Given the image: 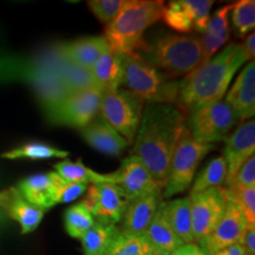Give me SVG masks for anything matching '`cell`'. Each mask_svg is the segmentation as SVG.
Here are the masks:
<instances>
[{
	"instance_id": "40",
	"label": "cell",
	"mask_w": 255,
	"mask_h": 255,
	"mask_svg": "<svg viewBox=\"0 0 255 255\" xmlns=\"http://www.w3.org/2000/svg\"><path fill=\"white\" fill-rule=\"evenodd\" d=\"M229 37H231V31L223 32V33L216 34V36H209V34L202 33V37L199 38V39L201 43V47H202L205 62L212 58L216 51L227 43L229 40Z\"/></svg>"
},
{
	"instance_id": "23",
	"label": "cell",
	"mask_w": 255,
	"mask_h": 255,
	"mask_svg": "<svg viewBox=\"0 0 255 255\" xmlns=\"http://www.w3.org/2000/svg\"><path fill=\"white\" fill-rule=\"evenodd\" d=\"M90 72L103 94L119 90L123 78V55L108 46Z\"/></svg>"
},
{
	"instance_id": "10",
	"label": "cell",
	"mask_w": 255,
	"mask_h": 255,
	"mask_svg": "<svg viewBox=\"0 0 255 255\" xmlns=\"http://www.w3.org/2000/svg\"><path fill=\"white\" fill-rule=\"evenodd\" d=\"M103 91L89 89L71 92L45 110L47 119L57 126L84 128L100 113Z\"/></svg>"
},
{
	"instance_id": "33",
	"label": "cell",
	"mask_w": 255,
	"mask_h": 255,
	"mask_svg": "<svg viewBox=\"0 0 255 255\" xmlns=\"http://www.w3.org/2000/svg\"><path fill=\"white\" fill-rule=\"evenodd\" d=\"M225 189L227 199L240 208L248 226L255 227V187L229 186Z\"/></svg>"
},
{
	"instance_id": "12",
	"label": "cell",
	"mask_w": 255,
	"mask_h": 255,
	"mask_svg": "<svg viewBox=\"0 0 255 255\" xmlns=\"http://www.w3.org/2000/svg\"><path fill=\"white\" fill-rule=\"evenodd\" d=\"M83 200L96 222L116 225L121 222L130 200L122 188L115 183H94Z\"/></svg>"
},
{
	"instance_id": "11",
	"label": "cell",
	"mask_w": 255,
	"mask_h": 255,
	"mask_svg": "<svg viewBox=\"0 0 255 255\" xmlns=\"http://www.w3.org/2000/svg\"><path fill=\"white\" fill-rule=\"evenodd\" d=\"M188 199L190 203L194 244H197L218 225L228 200L226 189L222 187H213L201 193L190 194Z\"/></svg>"
},
{
	"instance_id": "24",
	"label": "cell",
	"mask_w": 255,
	"mask_h": 255,
	"mask_svg": "<svg viewBox=\"0 0 255 255\" xmlns=\"http://www.w3.org/2000/svg\"><path fill=\"white\" fill-rule=\"evenodd\" d=\"M55 46L57 50L56 72L68 94L89 90V89H100L101 90V88L98 87L97 83L92 77L90 70H87L70 62L59 52L57 45Z\"/></svg>"
},
{
	"instance_id": "35",
	"label": "cell",
	"mask_w": 255,
	"mask_h": 255,
	"mask_svg": "<svg viewBox=\"0 0 255 255\" xmlns=\"http://www.w3.org/2000/svg\"><path fill=\"white\" fill-rule=\"evenodd\" d=\"M123 1L124 0H91L88 1V6L95 17L107 26L117 17Z\"/></svg>"
},
{
	"instance_id": "17",
	"label": "cell",
	"mask_w": 255,
	"mask_h": 255,
	"mask_svg": "<svg viewBox=\"0 0 255 255\" xmlns=\"http://www.w3.org/2000/svg\"><path fill=\"white\" fill-rule=\"evenodd\" d=\"M0 207L6 216L20 225L23 234L33 232L45 214V210L28 202L17 187L0 191Z\"/></svg>"
},
{
	"instance_id": "21",
	"label": "cell",
	"mask_w": 255,
	"mask_h": 255,
	"mask_svg": "<svg viewBox=\"0 0 255 255\" xmlns=\"http://www.w3.org/2000/svg\"><path fill=\"white\" fill-rule=\"evenodd\" d=\"M143 237L155 255H170L183 245L169 225L165 216V202L163 201L159 203Z\"/></svg>"
},
{
	"instance_id": "46",
	"label": "cell",
	"mask_w": 255,
	"mask_h": 255,
	"mask_svg": "<svg viewBox=\"0 0 255 255\" xmlns=\"http://www.w3.org/2000/svg\"><path fill=\"white\" fill-rule=\"evenodd\" d=\"M152 255H155V254H152Z\"/></svg>"
},
{
	"instance_id": "42",
	"label": "cell",
	"mask_w": 255,
	"mask_h": 255,
	"mask_svg": "<svg viewBox=\"0 0 255 255\" xmlns=\"http://www.w3.org/2000/svg\"><path fill=\"white\" fill-rule=\"evenodd\" d=\"M246 255H255V228L248 227L241 242Z\"/></svg>"
},
{
	"instance_id": "31",
	"label": "cell",
	"mask_w": 255,
	"mask_h": 255,
	"mask_svg": "<svg viewBox=\"0 0 255 255\" xmlns=\"http://www.w3.org/2000/svg\"><path fill=\"white\" fill-rule=\"evenodd\" d=\"M162 19L169 27L180 33H189L194 31L193 18L186 0L170 1L167 6H164Z\"/></svg>"
},
{
	"instance_id": "16",
	"label": "cell",
	"mask_w": 255,
	"mask_h": 255,
	"mask_svg": "<svg viewBox=\"0 0 255 255\" xmlns=\"http://www.w3.org/2000/svg\"><path fill=\"white\" fill-rule=\"evenodd\" d=\"M162 191L137 197L129 202L122 219L120 232L126 237H142L150 225L159 203Z\"/></svg>"
},
{
	"instance_id": "39",
	"label": "cell",
	"mask_w": 255,
	"mask_h": 255,
	"mask_svg": "<svg viewBox=\"0 0 255 255\" xmlns=\"http://www.w3.org/2000/svg\"><path fill=\"white\" fill-rule=\"evenodd\" d=\"M229 186L240 187H255V156L252 155L248 157L244 164L238 169L234 177L232 178Z\"/></svg>"
},
{
	"instance_id": "44",
	"label": "cell",
	"mask_w": 255,
	"mask_h": 255,
	"mask_svg": "<svg viewBox=\"0 0 255 255\" xmlns=\"http://www.w3.org/2000/svg\"><path fill=\"white\" fill-rule=\"evenodd\" d=\"M214 255H246V253H245V250L244 247H242V245L237 244L218 252V253H215Z\"/></svg>"
},
{
	"instance_id": "18",
	"label": "cell",
	"mask_w": 255,
	"mask_h": 255,
	"mask_svg": "<svg viewBox=\"0 0 255 255\" xmlns=\"http://www.w3.org/2000/svg\"><path fill=\"white\" fill-rule=\"evenodd\" d=\"M226 103L234 110L239 121L251 120L255 113V63L248 62L229 89Z\"/></svg>"
},
{
	"instance_id": "29",
	"label": "cell",
	"mask_w": 255,
	"mask_h": 255,
	"mask_svg": "<svg viewBox=\"0 0 255 255\" xmlns=\"http://www.w3.org/2000/svg\"><path fill=\"white\" fill-rule=\"evenodd\" d=\"M95 222L90 210L83 201L69 207L64 214V225L66 232L70 237L76 239H82L83 235L95 225Z\"/></svg>"
},
{
	"instance_id": "6",
	"label": "cell",
	"mask_w": 255,
	"mask_h": 255,
	"mask_svg": "<svg viewBox=\"0 0 255 255\" xmlns=\"http://www.w3.org/2000/svg\"><path fill=\"white\" fill-rule=\"evenodd\" d=\"M149 104H176L180 81L146 63L137 53L123 55L122 84Z\"/></svg>"
},
{
	"instance_id": "13",
	"label": "cell",
	"mask_w": 255,
	"mask_h": 255,
	"mask_svg": "<svg viewBox=\"0 0 255 255\" xmlns=\"http://www.w3.org/2000/svg\"><path fill=\"white\" fill-rule=\"evenodd\" d=\"M248 227L247 220L240 208L228 200L225 213L218 225L196 245L206 255H214L233 245L241 244Z\"/></svg>"
},
{
	"instance_id": "1",
	"label": "cell",
	"mask_w": 255,
	"mask_h": 255,
	"mask_svg": "<svg viewBox=\"0 0 255 255\" xmlns=\"http://www.w3.org/2000/svg\"><path fill=\"white\" fill-rule=\"evenodd\" d=\"M184 128V114L176 105L146 104L143 109L133 156L145 164L161 188H164L171 156Z\"/></svg>"
},
{
	"instance_id": "8",
	"label": "cell",
	"mask_w": 255,
	"mask_h": 255,
	"mask_svg": "<svg viewBox=\"0 0 255 255\" xmlns=\"http://www.w3.org/2000/svg\"><path fill=\"white\" fill-rule=\"evenodd\" d=\"M144 101L129 90L119 89L104 92L100 108L101 117L131 144L141 123Z\"/></svg>"
},
{
	"instance_id": "30",
	"label": "cell",
	"mask_w": 255,
	"mask_h": 255,
	"mask_svg": "<svg viewBox=\"0 0 255 255\" xmlns=\"http://www.w3.org/2000/svg\"><path fill=\"white\" fill-rule=\"evenodd\" d=\"M226 177H227V163L223 156H219L212 159L199 174V176L194 181L190 194L201 193L213 187H220V184L226 181Z\"/></svg>"
},
{
	"instance_id": "3",
	"label": "cell",
	"mask_w": 255,
	"mask_h": 255,
	"mask_svg": "<svg viewBox=\"0 0 255 255\" xmlns=\"http://www.w3.org/2000/svg\"><path fill=\"white\" fill-rule=\"evenodd\" d=\"M56 62L55 46L33 59L0 53V83L24 82L32 85L46 110L68 95L57 76Z\"/></svg>"
},
{
	"instance_id": "4",
	"label": "cell",
	"mask_w": 255,
	"mask_h": 255,
	"mask_svg": "<svg viewBox=\"0 0 255 255\" xmlns=\"http://www.w3.org/2000/svg\"><path fill=\"white\" fill-rule=\"evenodd\" d=\"M162 0H124L117 17L105 26L104 38L110 49L120 55L137 53L144 46L146 28L161 20Z\"/></svg>"
},
{
	"instance_id": "9",
	"label": "cell",
	"mask_w": 255,
	"mask_h": 255,
	"mask_svg": "<svg viewBox=\"0 0 255 255\" xmlns=\"http://www.w3.org/2000/svg\"><path fill=\"white\" fill-rule=\"evenodd\" d=\"M238 122L234 110L226 101H219L191 110L186 127L196 141L213 144L225 139Z\"/></svg>"
},
{
	"instance_id": "27",
	"label": "cell",
	"mask_w": 255,
	"mask_h": 255,
	"mask_svg": "<svg viewBox=\"0 0 255 255\" xmlns=\"http://www.w3.org/2000/svg\"><path fill=\"white\" fill-rule=\"evenodd\" d=\"M56 173L69 182L75 183H114V178L111 174H100L97 171L88 168L82 162V159H77L76 162L65 161L58 162L55 164Z\"/></svg>"
},
{
	"instance_id": "26",
	"label": "cell",
	"mask_w": 255,
	"mask_h": 255,
	"mask_svg": "<svg viewBox=\"0 0 255 255\" xmlns=\"http://www.w3.org/2000/svg\"><path fill=\"white\" fill-rule=\"evenodd\" d=\"M120 234V228L116 225L95 222L81 239L84 255H104Z\"/></svg>"
},
{
	"instance_id": "38",
	"label": "cell",
	"mask_w": 255,
	"mask_h": 255,
	"mask_svg": "<svg viewBox=\"0 0 255 255\" xmlns=\"http://www.w3.org/2000/svg\"><path fill=\"white\" fill-rule=\"evenodd\" d=\"M88 189V184L69 182L62 177L57 190L56 203H69L82 196Z\"/></svg>"
},
{
	"instance_id": "43",
	"label": "cell",
	"mask_w": 255,
	"mask_h": 255,
	"mask_svg": "<svg viewBox=\"0 0 255 255\" xmlns=\"http://www.w3.org/2000/svg\"><path fill=\"white\" fill-rule=\"evenodd\" d=\"M170 255H206L196 244H187L182 245L180 248H177L173 254Z\"/></svg>"
},
{
	"instance_id": "34",
	"label": "cell",
	"mask_w": 255,
	"mask_h": 255,
	"mask_svg": "<svg viewBox=\"0 0 255 255\" xmlns=\"http://www.w3.org/2000/svg\"><path fill=\"white\" fill-rule=\"evenodd\" d=\"M104 255H152V252L143 235L126 237L120 234Z\"/></svg>"
},
{
	"instance_id": "32",
	"label": "cell",
	"mask_w": 255,
	"mask_h": 255,
	"mask_svg": "<svg viewBox=\"0 0 255 255\" xmlns=\"http://www.w3.org/2000/svg\"><path fill=\"white\" fill-rule=\"evenodd\" d=\"M233 28L239 38L248 36L255 26V1L241 0L235 2L232 9Z\"/></svg>"
},
{
	"instance_id": "36",
	"label": "cell",
	"mask_w": 255,
	"mask_h": 255,
	"mask_svg": "<svg viewBox=\"0 0 255 255\" xmlns=\"http://www.w3.org/2000/svg\"><path fill=\"white\" fill-rule=\"evenodd\" d=\"M194 23V31L203 33L210 18V8L213 1L210 0H186Z\"/></svg>"
},
{
	"instance_id": "22",
	"label": "cell",
	"mask_w": 255,
	"mask_h": 255,
	"mask_svg": "<svg viewBox=\"0 0 255 255\" xmlns=\"http://www.w3.org/2000/svg\"><path fill=\"white\" fill-rule=\"evenodd\" d=\"M109 46L104 37H84L70 43L57 44L59 52L76 65L91 70Z\"/></svg>"
},
{
	"instance_id": "41",
	"label": "cell",
	"mask_w": 255,
	"mask_h": 255,
	"mask_svg": "<svg viewBox=\"0 0 255 255\" xmlns=\"http://www.w3.org/2000/svg\"><path fill=\"white\" fill-rule=\"evenodd\" d=\"M242 53H244L246 62H254L255 56V33L251 32L246 37V39L242 44H240Z\"/></svg>"
},
{
	"instance_id": "5",
	"label": "cell",
	"mask_w": 255,
	"mask_h": 255,
	"mask_svg": "<svg viewBox=\"0 0 255 255\" xmlns=\"http://www.w3.org/2000/svg\"><path fill=\"white\" fill-rule=\"evenodd\" d=\"M137 55L173 79L189 75L205 62L200 39L187 34L169 33L150 44L145 41Z\"/></svg>"
},
{
	"instance_id": "28",
	"label": "cell",
	"mask_w": 255,
	"mask_h": 255,
	"mask_svg": "<svg viewBox=\"0 0 255 255\" xmlns=\"http://www.w3.org/2000/svg\"><path fill=\"white\" fill-rule=\"evenodd\" d=\"M69 156L66 150H60L56 146L41 142H28L25 144L2 152L1 157L6 159H49L65 158Z\"/></svg>"
},
{
	"instance_id": "37",
	"label": "cell",
	"mask_w": 255,
	"mask_h": 255,
	"mask_svg": "<svg viewBox=\"0 0 255 255\" xmlns=\"http://www.w3.org/2000/svg\"><path fill=\"white\" fill-rule=\"evenodd\" d=\"M233 6H234V4H229L219 8L214 15L209 18L208 25H207L203 33L209 34V36H216V34L223 33V32L231 31V27H229V14H231Z\"/></svg>"
},
{
	"instance_id": "19",
	"label": "cell",
	"mask_w": 255,
	"mask_h": 255,
	"mask_svg": "<svg viewBox=\"0 0 255 255\" xmlns=\"http://www.w3.org/2000/svg\"><path fill=\"white\" fill-rule=\"evenodd\" d=\"M62 180L57 173L31 175L18 183V190L28 202L44 210L56 206L58 184Z\"/></svg>"
},
{
	"instance_id": "20",
	"label": "cell",
	"mask_w": 255,
	"mask_h": 255,
	"mask_svg": "<svg viewBox=\"0 0 255 255\" xmlns=\"http://www.w3.org/2000/svg\"><path fill=\"white\" fill-rule=\"evenodd\" d=\"M81 133L89 145L105 155L120 156L129 145V143L102 117H95L90 123L82 128Z\"/></svg>"
},
{
	"instance_id": "7",
	"label": "cell",
	"mask_w": 255,
	"mask_h": 255,
	"mask_svg": "<svg viewBox=\"0 0 255 255\" xmlns=\"http://www.w3.org/2000/svg\"><path fill=\"white\" fill-rule=\"evenodd\" d=\"M213 149L214 145L196 141L187 127L184 128L171 156L162 196L171 197L187 190L193 183L200 162Z\"/></svg>"
},
{
	"instance_id": "25",
	"label": "cell",
	"mask_w": 255,
	"mask_h": 255,
	"mask_svg": "<svg viewBox=\"0 0 255 255\" xmlns=\"http://www.w3.org/2000/svg\"><path fill=\"white\" fill-rule=\"evenodd\" d=\"M165 216L171 229L183 245L194 244L190 203L188 197L165 203Z\"/></svg>"
},
{
	"instance_id": "15",
	"label": "cell",
	"mask_w": 255,
	"mask_h": 255,
	"mask_svg": "<svg viewBox=\"0 0 255 255\" xmlns=\"http://www.w3.org/2000/svg\"><path fill=\"white\" fill-rule=\"evenodd\" d=\"M225 155L227 163V177L226 184L231 183L238 169L244 164L248 157L254 155L255 150V122L248 120L239 126L232 135L225 138Z\"/></svg>"
},
{
	"instance_id": "14",
	"label": "cell",
	"mask_w": 255,
	"mask_h": 255,
	"mask_svg": "<svg viewBox=\"0 0 255 255\" xmlns=\"http://www.w3.org/2000/svg\"><path fill=\"white\" fill-rule=\"evenodd\" d=\"M114 183L122 188L130 201L137 197L162 191L149 169L136 156L124 158L120 169L111 174Z\"/></svg>"
},
{
	"instance_id": "2",
	"label": "cell",
	"mask_w": 255,
	"mask_h": 255,
	"mask_svg": "<svg viewBox=\"0 0 255 255\" xmlns=\"http://www.w3.org/2000/svg\"><path fill=\"white\" fill-rule=\"evenodd\" d=\"M246 62L240 44L231 43L180 81L176 107L184 114L222 100L233 77Z\"/></svg>"
},
{
	"instance_id": "45",
	"label": "cell",
	"mask_w": 255,
	"mask_h": 255,
	"mask_svg": "<svg viewBox=\"0 0 255 255\" xmlns=\"http://www.w3.org/2000/svg\"><path fill=\"white\" fill-rule=\"evenodd\" d=\"M4 216H5V214H4V212H2L1 207H0V225H1V223H2V221H4Z\"/></svg>"
}]
</instances>
